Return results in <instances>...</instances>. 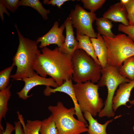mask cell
Listing matches in <instances>:
<instances>
[{
  "label": "cell",
  "mask_w": 134,
  "mask_h": 134,
  "mask_svg": "<svg viewBox=\"0 0 134 134\" xmlns=\"http://www.w3.org/2000/svg\"><path fill=\"white\" fill-rule=\"evenodd\" d=\"M41 51L34 66L37 74L45 78L50 76L59 86L72 79V55L60 47L52 50L46 47L41 49Z\"/></svg>",
  "instance_id": "1"
},
{
  "label": "cell",
  "mask_w": 134,
  "mask_h": 134,
  "mask_svg": "<svg viewBox=\"0 0 134 134\" xmlns=\"http://www.w3.org/2000/svg\"><path fill=\"white\" fill-rule=\"evenodd\" d=\"M15 27L19 41L16 53L12 59L17 67L15 73L11 75L10 78L19 80L25 77L34 76L37 73L34 68L35 63L41 51L38 48L36 40L24 37L20 32L17 25Z\"/></svg>",
  "instance_id": "2"
},
{
  "label": "cell",
  "mask_w": 134,
  "mask_h": 134,
  "mask_svg": "<svg viewBox=\"0 0 134 134\" xmlns=\"http://www.w3.org/2000/svg\"><path fill=\"white\" fill-rule=\"evenodd\" d=\"M72 79L76 83H95L101 78V66L84 51L77 49L72 55Z\"/></svg>",
  "instance_id": "3"
},
{
  "label": "cell",
  "mask_w": 134,
  "mask_h": 134,
  "mask_svg": "<svg viewBox=\"0 0 134 134\" xmlns=\"http://www.w3.org/2000/svg\"><path fill=\"white\" fill-rule=\"evenodd\" d=\"M48 109L51 113L58 134H81L88 132V126L74 117V107L67 108L59 101L56 105L49 106Z\"/></svg>",
  "instance_id": "4"
},
{
  "label": "cell",
  "mask_w": 134,
  "mask_h": 134,
  "mask_svg": "<svg viewBox=\"0 0 134 134\" xmlns=\"http://www.w3.org/2000/svg\"><path fill=\"white\" fill-rule=\"evenodd\" d=\"M76 100L80 109L83 113L89 112L96 116L103 108L104 103L99 97L98 84L88 81L73 84Z\"/></svg>",
  "instance_id": "5"
},
{
  "label": "cell",
  "mask_w": 134,
  "mask_h": 134,
  "mask_svg": "<svg viewBox=\"0 0 134 134\" xmlns=\"http://www.w3.org/2000/svg\"><path fill=\"white\" fill-rule=\"evenodd\" d=\"M102 76L98 82L99 87L106 86L108 94L104 106L99 113V117L105 116L108 118L113 117L115 114L112 108V100L117 87L121 84L131 81L122 76L120 73L118 67L107 65L101 70Z\"/></svg>",
  "instance_id": "6"
},
{
  "label": "cell",
  "mask_w": 134,
  "mask_h": 134,
  "mask_svg": "<svg viewBox=\"0 0 134 134\" xmlns=\"http://www.w3.org/2000/svg\"><path fill=\"white\" fill-rule=\"evenodd\" d=\"M102 36L108 50L107 65L119 68L125 60L134 56V42L128 36L119 34L113 38Z\"/></svg>",
  "instance_id": "7"
},
{
  "label": "cell",
  "mask_w": 134,
  "mask_h": 134,
  "mask_svg": "<svg viewBox=\"0 0 134 134\" xmlns=\"http://www.w3.org/2000/svg\"><path fill=\"white\" fill-rule=\"evenodd\" d=\"M69 17L76 33L90 38L97 37L98 33L95 32L93 26V23L97 18L94 12H88L77 4L71 10Z\"/></svg>",
  "instance_id": "8"
},
{
  "label": "cell",
  "mask_w": 134,
  "mask_h": 134,
  "mask_svg": "<svg viewBox=\"0 0 134 134\" xmlns=\"http://www.w3.org/2000/svg\"><path fill=\"white\" fill-rule=\"evenodd\" d=\"M65 28L64 23L59 27L58 22L55 21L53 27L48 32L36 39L38 43H40L39 47L42 49L51 44H56L58 47H60L65 41V37L63 34Z\"/></svg>",
  "instance_id": "9"
},
{
  "label": "cell",
  "mask_w": 134,
  "mask_h": 134,
  "mask_svg": "<svg viewBox=\"0 0 134 134\" xmlns=\"http://www.w3.org/2000/svg\"><path fill=\"white\" fill-rule=\"evenodd\" d=\"M24 82V86L22 90L17 93L20 98L26 100L32 95H28L29 91L34 87L39 85H44L55 88L59 86L52 78H46L42 77L37 74L30 77H25L20 79Z\"/></svg>",
  "instance_id": "10"
},
{
  "label": "cell",
  "mask_w": 134,
  "mask_h": 134,
  "mask_svg": "<svg viewBox=\"0 0 134 134\" xmlns=\"http://www.w3.org/2000/svg\"><path fill=\"white\" fill-rule=\"evenodd\" d=\"M72 79L71 78L67 79L62 85L54 89L51 88L50 86H46L43 91L44 94L46 96H49L52 93L60 92L64 93L68 95L71 98L74 103L75 110V115L77 116V119L88 125L80 109L76 100Z\"/></svg>",
  "instance_id": "11"
},
{
  "label": "cell",
  "mask_w": 134,
  "mask_h": 134,
  "mask_svg": "<svg viewBox=\"0 0 134 134\" xmlns=\"http://www.w3.org/2000/svg\"><path fill=\"white\" fill-rule=\"evenodd\" d=\"M103 17L112 21L120 22L126 26L129 25L127 11L124 4L118 2L110 6L103 14Z\"/></svg>",
  "instance_id": "12"
},
{
  "label": "cell",
  "mask_w": 134,
  "mask_h": 134,
  "mask_svg": "<svg viewBox=\"0 0 134 134\" xmlns=\"http://www.w3.org/2000/svg\"><path fill=\"white\" fill-rule=\"evenodd\" d=\"M119 86L112 100V107L114 112L121 105L127 106L126 103L129 101L131 91L134 88V81L122 83Z\"/></svg>",
  "instance_id": "13"
},
{
  "label": "cell",
  "mask_w": 134,
  "mask_h": 134,
  "mask_svg": "<svg viewBox=\"0 0 134 134\" xmlns=\"http://www.w3.org/2000/svg\"><path fill=\"white\" fill-rule=\"evenodd\" d=\"M66 31L65 41L60 47L72 55L77 49L78 42L75 38L73 27L71 20L68 16L65 21Z\"/></svg>",
  "instance_id": "14"
},
{
  "label": "cell",
  "mask_w": 134,
  "mask_h": 134,
  "mask_svg": "<svg viewBox=\"0 0 134 134\" xmlns=\"http://www.w3.org/2000/svg\"><path fill=\"white\" fill-rule=\"evenodd\" d=\"M90 39L102 68H104L107 65L108 52L103 38L98 33L96 38H90Z\"/></svg>",
  "instance_id": "15"
},
{
  "label": "cell",
  "mask_w": 134,
  "mask_h": 134,
  "mask_svg": "<svg viewBox=\"0 0 134 134\" xmlns=\"http://www.w3.org/2000/svg\"><path fill=\"white\" fill-rule=\"evenodd\" d=\"M83 116L89 123L88 132L89 134H107L106 131V127L113 120V119L109 120L104 124H101L95 119L88 112L86 111L84 113Z\"/></svg>",
  "instance_id": "16"
},
{
  "label": "cell",
  "mask_w": 134,
  "mask_h": 134,
  "mask_svg": "<svg viewBox=\"0 0 134 134\" xmlns=\"http://www.w3.org/2000/svg\"><path fill=\"white\" fill-rule=\"evenodd\" d=\"M75 39L78 42L77 49H81L90 56L98 64L100 65L95 54L94 49L90 38L85 35L76 33ZM101 66V65H100Z\"/></svg>",
  "instance_id": "17"
},
{
  "label": "cell",
  "mask_w": 134,
  "mask_h": 134,
  "mask_svg": "<svg viewBox=\"0 0 134 134\" xmlns=\"http://www.w3.org/2000/svg\"><path fill=\"white\" fill-rule=\"evenodd\" d=\"M95 21L98 34L102 36L110 38H113L115 37V35L111 30L113 26L111 20L103 17L97 18Z\"/></svg>",
  "instance_id": "18"
},
{
  "label": "cell",
  "mask_w": 134,
  "mask_h": 134,
  "mask_svg": "<svg viewBox=\"0 0 134 134\" xmlns=\"http://www.w3.org/2000/svg\"><path fill=\"white\" fill-rule=\"evenodd\" d=\"M12 84L9 85L5 89L0 91V128H3L1 124L3 118H4L8 110V102L11 95L10 88Z\"/></svg>",
  "instance_id": "19"
},
{
  "label": "cell",
  "mask_w": 134,
  "mask_h": 134,
  "mask_svg": "<svg viewBox=\"0 0 134 134\" xmlns=\"http://www.w3.org/2000/svg\"><path fill=\"white\" fill-rule=\"evenodd\" d=\"M121 74L131 81H134V56L125 60L119 68Z\"/></svg>",
  "instance_id": "20"
},
{
  "label": "cell",
  "mask_w": 134,
  "mask_h": 134,
  "mask_svg": "<svg viewBox=\"0 0 134 134\" xmlns=\"http://www.w3.org/2000/svg\"><path fill=\"white\" fill-rule=\"evenodd\" d=\"M20 6L31 7L38 12L43 20H47L48 19V15L50 13V11L45 9L39 0H20Z\"/></svg>",
  "instance_id": "21"
},
{
  "label": "cell",
  "mask_w": 134,
  "mask_h": 134,
  "mask_svg": "<svg viewBox=\"0 0 134 134\" xmlns=\"http://www.w3.org/2000/svg\"><path fill=\"white\" fill-rule=\"evenodd\" d=\"M40 134H58V130L52 114L42 121Z\"/></svg>",
  "instance_id": "22"
},
{
  "label": "cell",
  "mask_w": 134,
  "mask_h": 134,
  "mask_svg": "<svg viewBox=\"0 0 134 134\" xmlns=\"http://www.w3.org/2000/svg\"><path fill=\"white\" fill-rule=\"evenodd\" d=\"M21 121L25 134H39L42 121L35 120H28L25 125Z\"/></svg>",
  "instance_id": "23"
},
{
  "label": "cell",
  "mask_w": 134,
  "mask_h": 134,
  "mask_svg": "<svg viewBox=\"0 0 134 134\" xmlns=\"http://www.w3.org/2000/svg\"><path fill=\"white\" fill-rule=\"evenodd\" d=\"M15 65L13 63L10 66L6 68L0 72V90L6 89L9 85L11 71Z\"/></svg>",
  "instance_id": "24"
},
{
  "label": "cell",
  "mask_w": 134,
  "mask_h": 134,
  "mask_svg": "<svg viewBox=\"0 0 134 134\" xmlns=\"http://www.w3.org/2000/svg\"><path fill=\"white\" fill-rule=\"evenodd\" d=\"M84 8L94 12L100 8L105 2V0H81Z\"/></svg>",
  "instance_id": "25"
},
{
  "label": "cell",
  "mask_w": 134,
  "mask_h": 134,
  "mask_svg": "<svg viewBox=\"0 0 134 134\" xmlns=\"http://www.w3.org/2000/svg\"><path fill=\"white\" fill-rule=\"evenodd\" d=\"M127 9L129 21V25H134V0H129L125 4Z\"/></svg>",
  "instance_id": "26"
},
{
  "label": "cell",
  "mask_w": 134,
  "mask_h": 134,
  "mask_svg": "<svg viewBox=\"0 0 134 134\" xmlns=\"http://www.w3.org/2000/svg\"><path fill=\"white\" fill-rule=\"evenodd\" d=\"M118 30L127 34L134 41V25L127 26L121 24L118 25Z\"/></svg>",
  "instance_id": "27"
},
{
  "label": "cell",
  "mask_w": 134,
  "mask_h": 134,
  "mask_svg": "<svg viewBox=\"0 0 134 134\" xmlns=\"http://www.w3.org/2000/svg\"><path fill=\"white\" fill-rule=\"evenodd\" d=\"M7 9L12 13L14 12L20 6V0H2Z\"/></svg>",
  "instance_id": "28"
},
{
  "label": "cell",
  "mask_w": 134,
  "mask_h": 134,
  "mask_svg": "<svg viewBox=\"0 0 134 134\" xmlns=\"http://www.w3.org/2000/svg\"><path fill=\"white\" fill-rule=\"evenodd\" d=\"M69 0H44L43 3L46 4L51 5L54 6H56L58 8H61V6L66 1H69Z\"/></svg>",
  "instance_id": "29"
},
{
  "label": "cell",
  "mask_w": 134,
  "mask_h": 134,
  "mask_svg": "<svg viewBox=\"0 0 134 134\" xmlns=\"http://www.w3.org/2000/svg\"><path fill=\"white\" fill-rule=\"evenodd\" d=\"M22 124L20 121L14 123L15 134H25L23 129L22 128Z\"/></svg>",
  "instance_id": "30"
},
{
  "label": "cell",
  "mask_w": 134,
  "mask_h": 134,
  "mask_svg": "<svg viewBox=\"0 0 134 134\" xmlns=\"http://www.w3.org/2000/svg\"><path fill=\"white\" fill-rule=\"evenodd\" d=\"M7 9L3 4L2 0H0V16L2 21H4L3 13H5L7 15L10 16V14L7 11Z\"/></svg>",
  "instance_id": "31"
},
{
  "label": "cell",
  "mask_w": 134,
  "mask_h": 134,
  "mask_svg": "<svg viewBox=\"0 0 134 134\" xmlns=\"http://www.w3.org/2000/svg\"><path fill=\"white\" fill-rule=\"evenodd\" d=\"M14 130V127L11 124L7 122L6 123V128L2 134H11Z\"/></svg>",
  "instance_id": "32"
},
{
  "label": "cell",
  "mask_w": 134,
  "mask_h": 134,
  "mask_svg": "<svg viewBox=\"0 0 134 134\" xmlns=\"http://www.w3.org/2000/svg\"><path fill=\"white\" fill-rule=\"evenodd\" d=\"M129 0H121L120 2L125 5L127 3Z\"/></svg>",
  "instance_id": "33"
}]
</instances>
